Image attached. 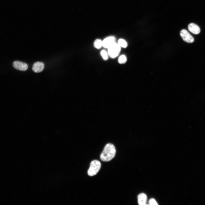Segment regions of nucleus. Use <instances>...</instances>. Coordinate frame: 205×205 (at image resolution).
<instances>
[{
  "label": "nucleus",
  "instance_id": "20e7f679",
  "mask_svg": "<svg viewBox=\"0 0 205 205\" xmlns=\"http://www.w3.org/2000/svg\"><path fill=\"white\" fill-rule=\"evenodd\" d=\"M180 34L183 40L186 42L192 43L194 41L193 37L185 29L181 30Z\"/></svg>",
  "mask_w": 205,
  "mask_h": 205
},
{
  "label": "nucleus",
  "instance_id": "f8f14e48",
  "mask_svg": "<svg viewBox=\"0 0 205 205\" xmlns=\"http://www.w3.org/2000/svg\"><path fill=\"white\" fill-rule=\"evenodd\" d=\"M127 61L126 56L124 55L121 56L119 58L118 61L119 63L122 64L125 63Z\"/></svg>",
  "mask_w": 205,
  "mask_h": 205
},
{
  "label": "nucleus",
  "instance_id": "f257e3e1",
  "mask_svg": "<svg viewBox=\"0 0 205 205\" xmlns=\"http://www.w3.org/2000/svg\"><path fill=\"white\" fill-rule=\"evenodd\" d=\"M116 150L114 145L111 144H106L101 153L100 158L103 161L107 162L111 160L115 156Z\"/></svg>",
  "mask_w": 205,
  "mask_h": 205
},
{
  "label": "nucleus",
  "instance_id": "7ed1b4c3",
  "mask_svg": "<svg viewBox=\"0 0 205 205\" xmlns=\"http://www.w3.org/2000/svg\"><path fill=\"white\" fill-rule=\"evenodd\" d=\"M120 47L115 42L108 48V54L111 58H114L118 56L121 51Z\"/></svg>",
  "mask_w": 205,
  "mask_h": 205
},
{
  "label": "nucleus",
  "instance_id": "1a4fd4ad",
  "mask_svg": "<svg viewBox=\"0 0 205 205\" xmlns=\"http://www.w3.org/2000/svg\"><path fill=\"white\" fill-rule=\"evenodd\" d=\"M138 202L140 205L145 204L147 200V196L145 194L142 193L139 194L138 196Z\"/></svg>",
  "mask_w": 205,
  "mask_h": 205
},
{
  "label": "nucleus",
  "instance_id": "4468645a",
  "mask_svg": "<svg viewBox=\"0 0 205 205\" xmlns=\"http://www.w3.org/2000/svg\"><path fill=\"white\" fill-rule=\"evenodd\" d=\"M149 203L150 205H158L155 200L153 198H151L149 200Z\"/></svg>",
  "mask_w": 205,
  "mask_h": 205
},
{
  "label": "nucleus",
  "instance_id": "39448f33",
  "mask_svg": "<svg viewBox=\"0 0 205 205\" xmlns=\"http://www.w3.org/2000/svg\"><path fill=\"white\" fill-rule=\"evenodd\" d=\"M13 66L16 69L22 71L26 70L28 68L27 64L24 62L16 61L13 63Z\"/></svg>",
  "mask_w": 205,
  "mask_h": 205
},
{
  "label": "nucleus",
  "instance_id": "9d476101",
  "mask_svg": "<svg viewBox=\"0 0 205 205\" xmlns=\"http://www.w3.org/2000/svg\"><path fill=\"white\" fill-rule=\"evenodd\" d=\"M93 45L95 48L99 49L102 46V41L100 39H97L94 41Z\"/></svg>",
  "mask_w": 205,
  "mask_h": 205
},
{
  "label": "nucleus",
  "instance_id": "ddd939ff",
  "mask_svg": "<svg viewBox=\"0 0 205 205\" xmlns=\"http://www.w3.org/2000/svg\"><path fill=\"white\" fill-rule=\"evenodd\" d=\"M101 54L103 59L106 60L108 59V56L106 52L104 50H102L101 52Z\"/></svg>",
  "mask_w": 205,
  "mask_h": 205
},
{
  "label": "nucleus",
  "instance_id": "0eeeda50",
  "mask_svg": "<svg viewBox=\"0 0 205 205\" xmlns=\"http://www.w3.org/2000/svg\"><path fill=\"white\" fill-rule=\"evenodd\" d=\"M44 68V63L42 62H38L33 64L32 69L35 73H39L42 71Z\"/></svg>",
  "mask_w": 205,
  "mask_h": 205
},
{
  "label": "nucleus",
  "instance_id": "6e6552de",
  "mask_svg": "<svg viewBox=\"0 0 205 205\" xmlns=\"http://www.w3.org/2000/svg\"><path fill=\"white\" fill-rule=\"evenodd\" d=\"M188 29L190 32L195 34H198L200 31L199 27L193 23H190L188 25Z\"/></svg>",
  "mask_w": 205,
  "mask_h": 205
},
{
  "label": "nucleus",
  "instance_id": "423d86ee",
  "mask_svg": "<svg viewBox=\"0 0 205 205\" xmlns=\"http://www.w3.org/2000/svg\"><path fill=\"white\" fill-rule=\"evenodd\" d=\"M115 38L112 36L108 37L102 41V46L105 48H108L115 43Z\"/></svg>",
  "mask_w": 205,
  "mask_h": 205
},
{
  "label": "nucleus",
  "instance_id": "9b49d317",
  "mask_svg": "<svg viewBox=\"0 0 205 205\" xmlns=\"http://www.w3.org/2000/svg\"><path fill=\"white\" fill-rule=\"evenodd\" d=\"M118 44L120 47L124 48L127 47L128 46V44L126 42L125 40L122 39H120L119 40Z\"/></svg>",
  "mask_w": 205,
  "mask_h": 205
},
{
  "label": "nucleus",
  "instance_id": "f03ea898",
  "mask_svg": "<svg viewBox=\"0 0 205 205\" xmlns=\"http://www.w3.org/2000/svg\"><path fill=\"white\" fill-rule=\"evenodd\" d=\"M101 166V163L99 161L94 160L92 161L87 171L88 175L92 176L96 175L100 170Z\"/></svg>",
  "mask_w": 205,
  "mask_h": 205
}]
</instances>
